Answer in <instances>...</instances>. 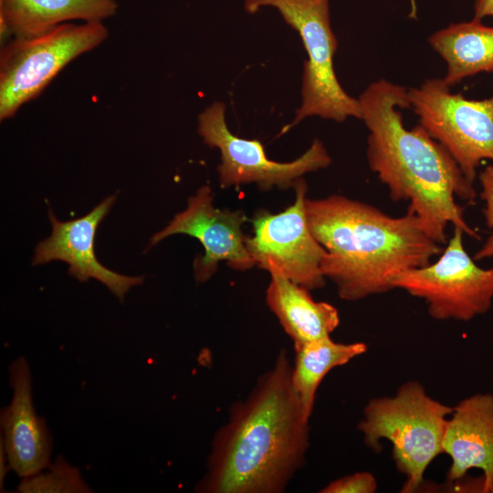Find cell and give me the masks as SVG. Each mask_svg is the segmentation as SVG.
I'll list each match as a JSON object with an SVG mask.
<instances>
[{"label": "cell", "instance_id": "obj_7", "mask_svg": "<svg viewBox=\"0 0 493 493\" xmlns=\"http://www.w3.org/2000/svg\"><path fill=\"white\" fill-rule=\"evenodd\" d=\"M407 94L419 125L445 147L474 184L480 163L493 161V95L470 100L451 92L437 78L426 79Z\"/></svg>", "mask_w": 493, "mask_h": 493}, {"label": "cell", "instance_id": "obj_4", "mask_svg": "<svg viewBox=\"0 0 493 493\" xmlns=\"http://www.w3.org/2000/svg\"><path fill=\"white\" fill-rule=\"evenodd\" d=\"M453 407L430 397L417 382L403 384L393 397L372 399L358 428L365 444L379 450L380 441L393 446L397 468L406 477L402 492L415 491L430 463L443 453L447 416Z\"/></svg>", "mask_w": 493, "mask_h": 493}, {"label": "cell", "instance_id": "obj_23", "mask_svg": "<svg viewBox=\"0 0 493 493\" xmlns=\"http://www.w3.org/2000/svg\"><path fill=\"white\" fill-rule=\"evenodd\" d=\"M10 469L8 458L3 442L0 440V491L5 492V482Z\"/></svg>", "mask_w": 493, "mask_h": 493}, {"label": "cell", "instance_id": "obj_13", "mask_svg": "<svg viewBox=\"0 0 493 493\" xmlns=\"http://www.w3.org/2000/svg\"><path fill=\"white\" fill-rule=\"evenodd\" d=\"M115 200V195H110L86 215L68 222L58 221L49 210L52 233L37 246L33 265L64 261L69 265L70 276L80 282L89 278L100 281L122 302L126 292L141 285L144 277L125 276L110 270L99 262L94 252L97 227Z\"/></svg>", "mask_w": 493, "mask_h": 493}, {"label": "cell", "instance_id": "obj_10", "mask_svg": "<svg viewBox=\"0 0 493 493\" xmlns=\"http://www.w3.org/2000/svg\"><path fill=\"white\" fill-rule=\"evenodd\" d=\"M294 190L293 204L282 212L259 210L255 214L253 236H246L245 244L255 266L311 290L325 284L320 263L326 249L308 224L306 182L301 179Z\"/></svg>", "mask_w": 493, "mask_h": 493}, {"label": "cell", "instance_id": "obj_12", "mask_svg": "<svg viewBox=\"0 0 493 493\" xmlns=\"http://www.w3.org/2000/svg\"><path fill=\"white\" fill-rule=\"evenodd\" d=\"M10 402L0 410V440L10 469L20 478L36 474L51 463L53 437L33 398L29 362L18 356L8 365Z\"/></svg>", "mask_w": 493, "mask_h": 493}, {"label": "cell", "instance_id": "obj_18", "mask_svg": "<svg viewBox=\"0 0 493 493\" xmlns=\"http://www.w3.org/2000/svg\"><path fill=\"white\" fill-rule=\"evenodd\" d=\"M366 351L363 342H336L330 336L294 345L291 383L308 420L313 411L317 390L328 372Z\"/></svg>", "mask_w": 493, "mask_h": 493}, {"label": "cell", "instance_id": "obj_21", "mask_svg": "<svg viewBox=\"0 0 493 493\" xmlns=\"http://www.w3.org/2000/svg\"><path fill=\"white\" fill-rule=\"evenodd\" d=\"M377 482L372 473L357 472L347 475L329 483L321 493H373Z\"/></svg>", "mask_w": 493, "mask_h": 493}, {"label": "cell", "instance_id": "obj_1", "mask_svg": "<svg viewBox=\"0 0 493 493\" xmlns=\"http://www.w3.org/2000/svg\"><path fill=\"white\" fill-rule=\"evenodd\" d=\"M292 364L281 350L244 400L233 404L215 433L200 493H280L304 466L309 421L291 383Z\"/></svg>", "mask_w": 493, "mask_h": 493}, {"label": "cell", "instance_id": "obj_16", "mask_svg": "<svg viewBox=\"0 0 493 493\" xmlns=\"http://www.w3.org/2000/svg\"><path fill=\"white\" fill-rule=\"evenodd\" d=\"M309 290L288 278L271 275L266 291L268 308L294 345L328 337L340 323L337 309L315 301Z\"/></svg>", "mask_w": 493, "mask_h": 493}, {"label": "cell", "instance_id": "obj_20", "mask_svg": "<svg viewBox=\"0 0 493 493\" xmlns=\"http://www.w3.org/2000/svg\"><path fill=\"white\" fill-rule=\"evenodd\" d=\"M478 179L481 186L480 197L485 204L483 215L490 232L482 246L474 255L475 261L493 258V164L486 166L479 173Z\"/></svg>", "mask_w": 493, "mask_h": 493}, {"label": "cell", "instance_id": "obj_15", "mask_svg": "<svg viewBox=\"0 0 493 493\" xmlns=\"http://www.w3.org/2000/svg\"><path fill=\"white\" fill-rule=\"evenodd\" d=\"M116 0H0V39L30 37L73 20L101 21L118 10Z\"/></svg>", "mask_w": 493, "mask_h": 493}, {"label": "cell", "instance_id": "obj_24", "mask_svg": "<svg viewBox=\"0 0 493 493\" xmlns=\"http://www.w3.org/2000/svg\"><path fill=\"white\" fill-rule=\"evenodd\" d=\"M410 5H411V11H410V17L416 18L417 14V6H416V1L415 0H410Z\"/></svg>", "mask_w": 493, "mask_h": 493}, {"label": "cell", "instance_id": "obj_11", "mask_svg": "<svg viewBox=\"0 0 493 493\" xmlns=\"http://www.w3.org/2000/svg\"><path fill=\"white\" fill-rule=\"evenodd\" d=\"M246 220L242 210L215 208L212 190L205 185L188 198L185 210L175 215L166 227L151 237L149 248L175 234L198 239L205 250L194 262L195 279L200 283L208 280L222 261L233 269L247 270L255 263L246 247L242 231Z\"/></svg>", "mask_w": 493, "mask_h": 493}, {"label": "cell", "instance_id": "obj_14", "mask_svg": "<svg viewBox=\"0 0 493 493\" xmlns=\"http://www.w3.org/2000/svg\"><path fill=\"white\" fill-rule=\"evenodd\" d=\"M447 419L443 453L451 458L449 481L472 468L483 471L482 489L493 492V394L477 393L459 402Z\"/></svg>", "mask_w": 493, "mask_h": 493}, {"label": "cell", "instance_id": "obj_3", "mask_svg": "<svg viewBox=\"0 0 493 493\" xmlns=\"http://www.w3.org/2000/svg\"><path fill=\"white\" fill-rule=\"evenodd\" d=\"M305 211L312 235L326 249L320 270L344 300L385 293L398 275L426 266L443 251L410 211L394 217L340 194L306 198Z\"/></svg>", "mask_w": 493, "mask_h": 493}, {"label": "cell", "instance_id": "obj_9", "mask_svg": "<svg viewBox=\"0 0 493 493\" xmlns=\"http://www.w3.org/2000/svg\"><path fill=\"white\" fill-rule=\"evenodd\" d=\"M463 236L462 230L454 227L437 260L406 270L393 281L394 288L423 299L435 320L468 321L491 308L493 267L476 264L464 248Z\"/></svg>", "mask_w": 493, "mask_h": 493}, {"label": "cell", "instance_id": "obj_8", "mask_svg": "<svg viewBox=\"0 0 493 493\" xmlns=\"http://www.w3.org/2000/svg\"><path fill=\"white\" fill-rule=\"evenodd\" d=\"M197 131L205 144L220 152L217 166L218 182L222 188L255 184L261 191L295 188L309 173L327 168L331 157L319 139L291 162L269 159L258 140H248L234 134L226 121V106L214 101L197 117Z\"/></svg>", "mask_w": 493, "mask_h": 493}, {"label": "cell", "instance_id": "obj_22", "mask_svg": "<svg viewBox=\"0 0 493 493\" xmlns=\"http://www.w3.org/2000/svg\"><path fill=\"white\" fill-rule=\"evenodd\" d=\"M474 18L483 20L493 16V0H473Z\"/></svg>", "mask_w": 493, "mask_h": 493}, {"label": "cell", "instance_id": "obj_5", "mask_svg": "<svg viewBox=\"0 0 493 493\" xmlns=\"http://www.w3.org/2000/svg\"><path fill=\"white\" fill-rule=\"evenodd\" d=\"M246 12L255 14L264 7L276 9L299 36L307 59L303 65L301 100L292 121L280 134L303 120L319 117L337 122L349 118L361 120L358 98L341 87L334 69L338 41L331 28L330 0H245Z\"/></svg>", "mask_w": 493, "mask_h": 493}, {"label": "cell", "instance_id": "obj_17", "mask_svg": "<svg viewBox=\"0 0 493 493\" xmlns=\"http://www.w3.org/2000/svg\"><path fill=\"white\" fill-rule=\"evenodd\" d=\"M428 43L446 64L442 79L450 88L467 78L493 72V26L482 20L451 24L433 33Z\"/></svg>", "mask_w": 493, "mask_h": 493}, {"label": "cell", "instance_id": "obj_6", "mask_svg": "<svg viewBox=\"0 0 493 493\" xmlns=\"http://www.w3.org/2000/svg\"><path fill=\"white\" fill-rule=\"evenodd\" d=\"M101 21L63 23L30 37H12L0 52V120L13 118L38 97L72 60L101 45Z\"/></svg>", "mask_w": 493, "mask_h": 493}, {"label": "cell", "instance_id": "obj_2", "mask_svg": "<svg viewBox=\"0 0 493 493\" xmlns=\"http://www.w3.org/2000/svg\"><path fill=\"white\" fill-rule=\"evenodd\" d=\"M358 100L361 120L369 131L368 164L387 186L391 199L408 201L407 211L419 218L440 245L446 242L450 224L478 239L456 200L473 203L477 197L474 184L421 125L405 128L400 109L410 108L407 89L381 79L369 84Z\"/></svg>", "mask_w": 493, "mask_h": 493}, {"label": "cell", "instance_id": "obj_19", "mask_svg": "<svg viewBox=\"0 0 493 493\" xmlns=\"http://www.w3.org/2000/svg\"><path fill=\"white\" fill-rule=\"evenodd\" d=\"M19 493H90L79 467L70 464L62 455L43 470L21 477L16 487Z\"/></svg>", "mask_w": 493, "mask_h": 493}]
</instances>
